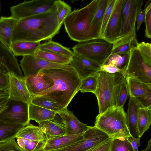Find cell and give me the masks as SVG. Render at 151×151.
Segmentation results:
<instances>
[{
  "label": "cell",
  "mask_w": 151,
  "mask_h": 151,
  "mask_svg": "<svg viewBox=\"0 0 151 151\" xmlns=\"http://www.w3.org/2000/svg\"><path fill=\"white\" fill-rule=\"evenodd\" d=\"M56 7L50 11L18 20L12 36V43L38 42L51 39L60 31Z\"/></svg>",
  "instance_id": "obj_1"
},
{
  "label": "cell",
  "mask_w": 151,
  "mask_h": 151,
  "mask_svg": "<svg viewBox=\"0 0 151 151\" xmlns=\"http://www.w3.org/2000/svg\"><path fill=\"white\" fill-rule=\"evenodd\" d=\"M40 72L51 80L53 85L38 96L56 103L63 109L67 108L79 91L81 81L74 68L69 64Z\"/></svg>",
  "instance_id": "obj_2"
},
{
  "label": "cell",
  "mask_w": 151,
  "mask_h": 151,
  "mask_svg": "<svg viewBox=\"0 0 151 151\" xmlns=\"http://www.w3.org/2000/svg\"><path fill=\"white\" fill-rule=\"evenodd\" d=\"M98 1L93 0L81 9H75L67 16L63 24L71 40L79 43L95 39L91 23Z\"/></svg>",
  "instance_id": "obj_3"
},
{
  "label": "cell",
  "mask_w": 151,
  "mask_h": 151,
  "mask_svg": "<svg viewBox=\"0 0 151 151\" xmlns=\"http://www.w3.org/2000/svg\"><path fill=\"white\" fill-rule=\"evenodd\" d=\"M112 138L131 136L127 124L123 107L114 106L108 108L96 117L94 126Z\"/></svg>",
  "instance_id": "obj_4"
},
{
  "label": "cell",
  "mask_w": 151,
  "mask_h": 151,
  "mask_svg": "<svg viewBox=\"0 0 151 151\" xmlns=\"http://www.w3.org/2000/svg\"><path fill=\"white\" fill-rule=\"evenodd\" d=\"M113 44L101 38L79 42L72 49L73 52L100 65L111 55Z\"/></svg>",
  "instance_id": "obj_5"
},
{
  "label": "cell",
  "mask_w": 151,
  "mask_h": 151,
  "mask_svg": "<svg viewBox=\"0 0 151 151\" xmlns=\"http://www.w3.org/2000/svg\"><path fill=\"white\" fill-rule=\"evenodd\" d=\"M121 72L110 74L100 70L98 72V83L94 93L97 99L99 114L115 106L114 91Z\"/></svg>",
  "instance_id": "obj_6"
},
{
  "label": "cell",
  "mask_w": 151,
  "mask_h": 151,
  "mask_svg": "<svg viewBox=\"0 0 151 151\" xmlns=\"http://www.w3.org/2000/svg\"><path fill=\"white\" fill-rule=\"evenodd\" d=\"M54 0L24 1L10 8L11 16L18 20L47 12L55 7Z\"/></svg>",
  "instance_id": "obj_7"
},
{
  "label": "cell",
  "mask_w": 151,
  "mask_h": 151,
  "mask_svg": "<svg viewBox=\"0 0 151 151\" xmlns=\"http://www.w3.org/2000/svg\"><path fill=\"white\" fill-rule=\"evenodd\" d=\"M124 73L126 76H131L142 82L151 84V67L145 62L136 46L130 52Z\"/></svg>",
  "instance_id": "obj_8"
},
{
  "label": "cell",
  "mask_w": 151,
  "mask_h": 151,
  "mask_svg": "<svg viewBox=\"0 0 151 151\" xmlns=\"http://www.w3.org/2000/svg\"><path fill=\"white\" fill-rule=\"evenodd\" d=\"M143 1L141 0H123L121 9L122 27L116 41L136 35L137 12L140 4Z\"/></svg>",
  "instance_id": "obj_9"
},
{
  "label": "cell",
  "mask_w": 151,
  "mask_h": 151,
  "mask_svg": "<svg viewBox=\"0 0 151 151\" xmlns=\"http://www.w3.org/2000/svg\"><path fill=\"white\" fill-rule=\"evenodd\" d=\"M29 104L9 98L7 107L0 114V120L12 124L27 125L30 120Z\"/></svg>",
  "instance_id": "obj_10"
},
{
  "label": "cell",
  "mask_w": 151,
  "mask_h": 151,
  "mask_svg": "<svg viewBox=\"0 0 151 151\" xmlns=\"http://www.w3.org/2000/svg\"><path fill=\"white\" fill-rule=\"evenodd\" d=\"M109 138L106 133L97 128L89 126L81 139L65 147L48 151H85Z\"/></svg>",
  "instance_id": "obj_11"
},
{
  "label": "cell",
  "mask_w": 151,
  "mask_h": 151,
  "mask_svg": "<svg viewBox=\"0 0 151 151\" xmlns=\"http://www.w3.org/2000/svg\"><path fill=\"white\" fill-rule=\"evenodd\" d=\"M56 122L65 130V135H73L84 133L89 126L79 120L73 112L67 108L56 112L54 119Z\"/></svg>",
  "instance_id": "obj_12"
},
{
  "label": "cell",
  "mask_w": 151,
  "mask_h": 151,
  "mask_svg": "<svg viewBox=\"0 0 151 151\" xmlns=\"http://www.w3.org/2000/svg\"><path fill=\"white\" fill-rule=\"evenodd\" d=\"M123 0H116L102 38L113 43L118 39L122 27L121 9Z\"/></svg>",
  "instance_id": "obj_13"
},
{
  "label": "cell",
  "mask_w": 151,
  "mask_h": 151,
  "mask_svg": "<svg viewBox=\"0 0 151 151\" xmlns=\"http://www.w3.org/2000/svg\"><path fill=\"white\" fill-rule=\"evenodd\" d=\"M20 65L21 70L24 73L25 78L35 74L43 70L60 67L65 65L49 62L34 55L23 56L20 61Z\"/></svg>",
  "instance_id": "obj_14"
},
{
  "label": "cell",
  "mask_w": 151,
  "mask_h": 151,
  "mask_svg": "<svg viewBox=\"0 0 151 151\" xmlns=\"http://www.w3.org/2000/svg\"><path fill=\"white\" fill-rule=\"evenodd\" d=\"M8 88L9 98L16 101L29 103L32 96L27 89L25 78L19 77L13 73H8Z\"/></svg>",
  "instance_id": "obj_15"
},
{
  "label": "cell",
  "mask_w": 151,
  "mask_h": 151,
  "mask_svg": "<svg viewBox=\"0 0 151 151\" xmlns=\"http://www.w3.org/2000/svg\"><path fill=\"white\" fill-rule=\"evenodd\" d=\"M70 65L82 79L100 70V65L73 52Z\"/></svg>",
  "instance_id": "obj_16"
},
{
  "label": "cell",
  "mask_w": 151,
  "mask_h": 151,
  "mask_svg": "<svg viewBox=\"0 0 151 151\" xmlns=\"http://www.w3.org/2000/svg\"><path fill=\"white\" fill-rule=\"evenodd\" d=\"M27 89L32 96H38L53 85L52 81L45 77L41 72L25 78Z\"/></svg>",
  "instance_id": "obj_17"
},
{
  "label": "cell",
  "mask_w": 151,
  "mask_h": 151,
  "mask_svg": "<svg viewBox=\"0 0 151 151\" xmlns=\"http://www.w3.org/2000/svg\"><path fill=\"white\" fill-rule=\"evenodd\" d=\"M0 63L19 77L24 78L17 60L11 50L0 41Z\"/></svg>",
  "instance_id": "obj_18"
},
{
  "label": "cell",
  "mask_w": 151,
  "mask_h": 151,
  "mask_svg": "<svg viewBox=\"0 0 151 151\" xmlns=\"http://www.w3.org/2000/svg\"><path fill=\"white\" fill-rule=\"evenodd\" d=\"M140 107L135 98L130 97L126 113L127 124L130 135L134 137H139L138 112V109Z\"/></svg>",
  "instance_id": "obj_19"
},
{
  "label": "cell",
  "mask_w": 151,
  "mask_h": 151,
  "mask_svg": "<svg viewBox=\"0 0 151 151\" xmlns=\"http://www.w3.org/2000/svg\"><path fill=\"white\" fill-rule=\"evenodd\" d=\"M83 133L73 135H65L46 140L45 144L41 151L56 150L66 147L81 139L83 137Z\"/></svg>",
  "instance_id": "obj_20"
},
{
  "label": "cell",
  "mask_w": 151,
  "mask_h": 151,
  "mask_svg": "<svg viewBox=\"0 0 151 151\" xmlns=\"http://www.w3.org/2000/svg\"><path fill=\"white\" fill-rule=\"evenodd\" d=\"M18 21L11 16L0 18V41L9 49L12 33Z\"/></svg>",
  "instance_id": "obj_21"
},
{
  "label": "cell",
  "mask_w": 151,
  "mask_h": 151,
  "mask_svg": "<svg viewBox=\"0 0 151 151\" xmlns=\"http://www.w3.org/2000/svg\"><path fill=\"white\" fill-rule=\"evenodd\" d=\"M108 0H98L93 13L91 27L95 39L100 38L103 16L106 8Z\"/></svg>",
  "instance_id": "obj_22"
},
{
  "label": "cell",
  "mask_w": 151,
  "mask_h": 151,
  "mask_svg": "<svg viewBox=\"0 0 151 151\" xmlns=\"http://www.w3.org/2000/svg\"><path fill=\"white\" fill-rule=\"evenodd\" d=\"M128 95L125 74L124 72H121L115 88L114 101L115 105L119 107H123Z\"/></svg>",
  "instance_id": "obj_23"
},
{
  "label": "cell",
  "mask_w": 151,
  "mask_h": 151,
  "mask_svg": "<svg viewBox=\"0 0 151 151\" xmlns=\"http://www.w3.org/2000/svg\"><path fill=\"white\" fill-rule=\"evenodd\" d=\"M129 95L136 98L151 91V84L145 83L134 77L126 76Z\"/></svg>",
  "instance_id": "obj_24"
},
{
  "label": "cell",
  "mask_w": 151,
  "mask_h": 151,
  "mask_svg": "<svg viewBox=\"0 0 151 151\" xmlns=\"http://www.w3.org/2000/svg\"><path fill=\"white\" fill-rule=\"evenodd\" d=\"M40 42H12L10 49L15 56L33 55L39 48Z\"/></svg>",
  "instance_id": "obj_25"
},
{
  "label": "cell",
  "mask_w": 151,
  "mask_h": 151,
  "mask_svg": "<svg viewBox=\"0 0 151 151\" xmlns=\"http://www.w3.org/2000/svg\"><path fill=\"white\" fill-rule=\"evenodd\" d=\"M29 115L30 120L39 122L54 119L56 112L34 104H29Z\"/></svg>",
  "instance_id": "obj_26"
},
{
  "label": "cell",
  "mask_w": 151,
  "mask_h": 151,
  "mask_svg": "<svg viewBox=\"0 0 151 151\" xmlns=\"http://www.w3.org/2000/svg\"><path fill=\"white\" fill-rule=\"evenodd\" d=\"M136 35H132L126 38L117 40L113 43L111 55H124L129 53L132 49L138 43Z\"/></svg>",
  "instance_id": "obj_27"
},
{
  "label": "cell",
  "mask_w": 151,
  "mask_h": 151,
  "mask_svg": "<svg viewBox=\"0 0 151 151\" xmlns=\"http://www.w3.org/2000/svg\"><path fill=\"white\" fill-rule=\"evenodd\" d=\"M39 127L45 136L46 140H50L65 134V129L61 126L51 120L38 123Z\"/></svg>",
  "instance_id": "obj_28"
},
{
  "label": "cell",
  "mask_w": 151,
  "mask_h": 151,
  "mask_svg": "<svg viewBox=\"0 0 151 151\" xmlns=\"http://www.w3.org/2000/svg\"><path fill=\"white\" fill-rule=\"evenodd\" d=\"M17 137H20L32 141L46 140L45 135L39 126L29 123L24 127L18 133Z\"/></svg>",
  "instance_id": "obj_29"
},
{
  "label": "cell",
  "mask_w": 151,
  "mask_h": 151,
  "mask_svg": "<svg viewBox=\"0 0 151 151\" xmlns=\"http://www.w3.org/2000/svg\"><path fill=\"white\" fill-rule=\"evenodd\" d=\"M25 126L0 120V142L15 139L19 132Z\"/></svg>",
  "instance_id": "obj_30"
},
{
  "label": "cell",
  "mask_w": 151,
  "mask_h": 151,
  "mask_svg": "<svg viewBox=\"0 0 151 151\" xmlns=\"http://www.w3.org/2000/svg\"><path fill=\"white\" fill-rule=\"evenodd\" d=\"M34 55L49 62L58 65H66L70 64L71 58L54 52L38 49Z\"/></svg>",
  "instance_id": "obj_31"
},
{
  "label": "cell",
  "mask_w": 151,
  "mask_h": 151,
  "mask_svg": "<svg viewBox=\"0 0 151 151\" xmlns=\"http://www.w3.org/2000/svg\"><path fill=\"white\" fill-rule=\"evenodd\" d=\"M151 124V109L140 107L138 112L139 137H141L150 128Z\"/></svg>",
  "instance_id": "obj_32"
},
{
  "label": "cell",
  "mask_w": 151,
  "mask_h": 151,
  "mask_svg": "<svg viewBox=\"0 0 151 151\" xmlns=\"http://www.w3.org/2000/svg\"><path fill=\"white\" fill-rule=\"evenodd\" d=\"M38 49L58 54L70 58H71L73 53L69 48L64 47L61 44L51 40L41 44Z\"/></svg>",
  "instance_id": "obj_33"
},
{
  "label": "cell",
  "mask_w": 151,
  "mask_h": 151,
  "mask_svg": "<svg viewBox=\"0 0 151 151\" xmlns=\"http://www.w3.org/2000/svg\"><path fill=\"white\" fill-rule=\"evenodd\" d=\"M16 138L17 144L24 151H41L46 141V140L32 141L20 137H17Z\"/></svg>",
  "instance_id": "obj_34"
},
{
  "label": "cell",
  "mask_w": 151,
  "mask_h": 151,
  "mask_svg": "<svg viewBox=\"0 0 151 151\" xmlns=\"http://www.w3.org/2000/svg\"><path fill=\"white\" fill-rule=\"evenodd\" d=\"M98 72L81 79L79 91L83 93L91 92L94 94L97 86Z\"/></svg>",
  "instance_id": "obj_35"
},
{
  "label": "cell",
  "mask_w": 151,
  "mask_h": 151,
  "mask_svg": "<svg viewBox=\"0 0 151 151\" xmlns=\"http://www.w3.org/2000/svg\"><path fill=\"white\" fill-rule=\"evenodd\" d=\"M55 5L57 11V20L61 27L67 16L72 12L71 6L64 1L55 0Z\"/></svg>",
  "instance_id": "obj_36"
},
{
  "label": "cell",
  "mask_w": 151,
  "mask_h": 151,
  "mask_svg": "<svg viewBox=\"0 0 151 151\" xmlns=\"http://www.w3.org/2000/svg\"><path fill=\"white\" fill-rule=\"evenodd\" d=\"M129 54V53L123 55L119 54L111 55L102 65L111 64L117 67L123 72H124L128 62Z\"/></svg>",
  "instance_id": "obj_37"
},
{
  "label": "cell",
  "mask_w": 151,
  "mask_h": 151,
  "mask_svg": "<svg viewBox=\"0 0 151 151\" xmlns=\"http://www.w3.org/2000/svg\"><path fill=\"white\" fill-rule=\"evenodd\" d=\"M29 102L35 105L56 112L64 109L56 103L41 96L32 97Z\"/></svg>",
  "instance_id": "obj_38"
},
{
  "label": "cell",
  "mask_w": 151,
  "mask_h": 151,
  "mask_svg": "<svg viewBox=\"0 0 151 151\" xmlns=\"http://www.w3.org/2000/svg\"><path fill=\"white\" fill-rule=\"evenodd\" d=\"M109 151H134L128 138H113Z\"/></svg>",
  "instance_id": "obj_39"
},
{
  "label": "cell",
  "mask_w": 151,
  "mask_h": 151,
  "mask_svg": "<svg viewBox=\"0 0 151 151\" xmlns=\"http://www.w3.org/2000/svg\"><path fill=\"white\" fill-rule=\"evenodd\" d=\"M136 47L145 62L151 67V44L142 42L138 43Z\"/></svg>",
  "instance_id": "obj_40"
},
{
  "label": "cell",
  "mask_w": 151,
  "mask_h": 151,
  "mask_svg": "<svg viewBox=\"0 0 151 151\" xmlns=\"http://www.w3.org/2000/svg\"><path fill=\"white\" fill-rule=\"evenodd\" d=\"M116 0H108L102 23L100 38H102L108 22L111 15Z\"/></svg>",
  "instance_id": "obj_41"
},
{
  "label": "cell",
  "mask_w": 151,
  "mask_h": 151,
  "mask_svg": "<svg viewBox=\"0 0 151 151\" xmlns=\"http://www.w3.org/2000/svg\"><path fill=\"white\" fill-rule=\"evenodd\" d=\"M145 35L146 37L151 38V0L148 1L145 4Z\"/></svg>",
  "instance_id": "obj_42"
},
{
  "label": "cell",
  "mask_w": 151,
  "mask_h": 151,
  "mask_svg": "<svg viewBox=\"0 0 151 151\" xmlns=\"http://www.w3.org/2000/svg\"><path fill=\"white\" fill-rule=\"evenodd\" d=\"M0 151H24L15 139L0 142Z\"/></svg>",
  "instance_id": "obj_43"
},
{
  "label": "cell",
  "mask_w": 151,
  "mask_h": 151,
  "mask_svg": "<svg viewBox=\"0 0 151 151\" xmlns=\"http://www.w3.org/2000/svg\"><path fill=\"white\" fill-rule=\"evenodd\" d=\"M134 98L141 107L151 109V91L143 95Z\"/></svg>",
  "instance_id": "obj_44"
},
{
  "label": "cell",
  "mask_w": 151,
  "mask_h": 151,
  "mask_svg": "<svg viewBox=\"0 0 151 151\" xmlns=\"http://www.w3.org/2000/svg\"><path fill=\"white\" fill-rule=\"evenodd\" d=\"M113 138H109L104 142L85 151H109Z\"/></svg>",
  "instance_id": "obj_45"
},
{
  "label": "cell",
  "mask_w": 151,
  "mask_h": 151,
  "mask_svg": "<svg viewBox=\"0 0 151 151\" xmlns=\"http://www.w3.org/2000/svg\"><path fill=\"white\" fill-rule=\"evenodd\" d=\"M143 3L142 2L140 4L137 12L136 22H137V30L139 29L141 25L145 20L144 9H142V6Z\"/></svg>",
  "instance_id": "obj_46"
},
{
  "label": "cell",
  "mask_w": 151,
  "mask_h": 151,
  "mask_svg": "<svg viewBox=\"0 0 151 151\" xmlns=\"http://www.w3.org/2000/svg\"><path fill=\"white\" fill-rule=\"evenodd\" d=\"M100 70L105 71L110 74H114L118 72H123L117 67L111 64H104L101 65L100 66Z\"/></svg>",
  "instance_id": "obj_47"
},
{
  "label": "cell",
  "mask_w": 151,
  "mask_h": 151,
  "mask_svg": "<svg viewBox=\"0 0 151 151\" xmlns=\"http://www.w3.org/2000/svg\"><path fill=\"white\" fill-rule=\"evenodd\" d=\"M8 73H0V89L8 90Z\"/></svg>",
  "instance_id": "obj_48"
},
{
  "label": "cell",
  "mask_w": 151,
  "mask_h": 151,
  "mask_svg": "<svg viewBox=\"0 0 151 151\" xmlns=\"http://www.w3.org/2000/svg\"><path fill=\"white\" fill-rule=\"evenodd\" d=\"M141 137H134L132 136L128 138L134 151H139L138 147L140 146V141Z\"/></svg>",
  "instance_id": "obj_49"
},
{
  "label": "cell",
  "mask_w": 151,
  "mask_h": 151,
  "mask_svg": "<svg viewBox=\"0 0 151 151\" xmlns=\"http://www.w3.org/2000/svg\"><path fill=\"white\" fill-rule=\"evenodd\" d=\"M9 99V98L0 99V114L7 107Z\"/></svg>",
  "instance_id": "obj_50"
},
{
  "label": "cell",
  "mask_w": 151,
  "mask_h": 151,
  "mask_svg": "<svg viewBox=\"0 0 151 151\" xmlns=\"http://www.w3.org/2000/svg\"><path fill=\"white\" fill-rule=\"evenodd\" d=\"M9 98L8 90L0 89V99Z\"/></svg>",
  "instance_id": "obj_51"
},
{
  "label": "cell",
  "mask_w": 151,
  "mask_h": 151,
  "mask_svg": "<svg viewBox=\"0 0 151 151\" xmlns=\"http://www.w3.org/2000/svg\"><path fill=\"white\" fill-rule=\"evenodd\" d=\"M9 72L7 68L0 63V73L8 74Z\"/></svg>",
  "instance_id": "obj_52"
},
{
  "label": "cell",
  "mask_w": 151,
  "mask_h": 151,
  "mask_svg": "<svg viewBox=\"0 0 151 151\" xmlns=\"http://www.w3.org/2000/svg\"><path fill=\"white\" fill-rule=\"evenodd\" d=\"M142 151H151V139L148 141L146 148Z\"/></svg>",
  "instance_id": "obj_53"
}]
</instances>
